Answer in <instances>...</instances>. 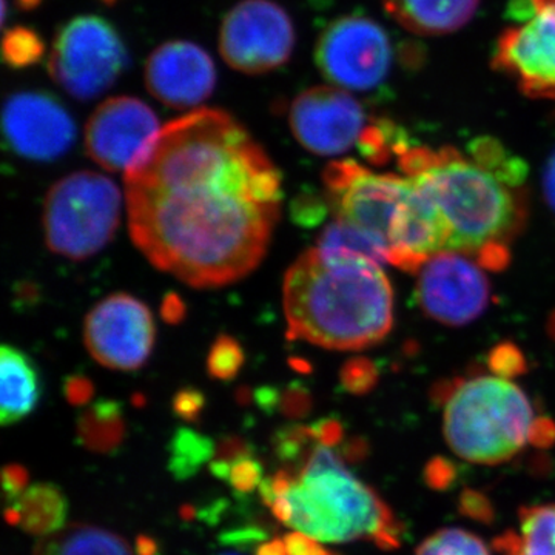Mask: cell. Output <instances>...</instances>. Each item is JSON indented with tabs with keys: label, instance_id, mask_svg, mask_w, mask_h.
<instances>
[{
	"label": "cell",
	"instance_id": "obj_29",
	"mask_svg": "<svg viewBox=\"0 0 555 555\" xmlns=\"http://www.w3.org/2000/svg\"><path fill=\"white\" fill-rule=\"evenodd\" d=\"M246 356L243 347L235 338L221 335L210 347L207 358V371L210 377L219 382H232L238 377Z\"/></svg>",
	"mask_w": 555,
	"mask_h": 555
},
{
	"label": "cell",
	"instance_id": "obj_1",
	"mask_svg": "<svg viewBox=\"0 0 555 555\" xmlns=\"http://www.w3.org/2000/svg\"><path fill=\"white\" fill-rule=\"evenodd\" d=\"M130 235L189 286H228L258 268L280 218L281 177L222 109L167 124L126 171Z\"/></svg>",
	"mask_w": 555,
	"mask_h": 555
},
{
	"label": "cell",
	"instance_id": "obj_32",
	"mask_svg": "<svg viewBox=\"0 0 555 555\" xmlns=\"http://www.w3.org/2000/svg\"><path fill=\"white\" fill-rule=\"evenodd\" d=\"M312 409V397L308 387L301 383L294 382L280 390L278 411L288 420H301L308 416Z\"/></svg>",
	"mask_w": 555,
	"mask_h": 555
},
{
	"label": "cell",
	"instance_id": "obj_37",
	"mask_svg": "<svg viewBox=\"0 0 555 555\" xmlns=\"http://www.w3.org/2000/svg\"><path fill=\"white\" fill-rule=\"evenodd\" d=\"M94 386L83 375H69L64 382V396L72 406L82 408L93 398Z\"/></svg>",
	"mask_w": 555,
	"mask_h": 555
},
{
	"label": "cell",
	"instance_id": "obj_14",
	"mask_svg": "<svg viewBox=\"0 0 555 555\" xmlns=\"http://www.w3.org/2000/svg\"><path fill=\"white\" fill-rule=\"evenodd\" d=\"M288 120L299 144L321 156L341 155L358 145L367 129L363 107L339 87L302 91L292 104Z\"/></svg>",
	"mask_w": 555,
	"mask_h": 555
},
{
	"label": "cell",
	"instance_id": "obj_24",
	"mask_svg": "<svg viewBox=\"0 0 555 555\" xmlns=\"http://www.w3.org/2000/svg\"><path fill=\"white\" fill-rule=\"evenodd\" d=\"M317 250L331 257H353L366 259L382 266L392 262L389 246L367 230L337 219L328 224L318 240Z\"/></svg>",
	"mask_w": 555,
	"mask_h": 555
},
{
	"label": "cell",
	"instance_id": "obj_33",
	"mask_svg": "<svg viewBox=\"0 0 555 555\" xmlns=\"http://www.w3.org/2000/svg\"><path fill=\"white\" fill-rule=\"evenodd\" d=\"M326 214V204L313 192H302L291 204V217L295 224L313 228Z\"/></svg>",
	"mask_w": 555,
	"mask_h": 555
},
{
	"label": "cell",
	"instance_id": "obj_3",
	"mask_svg": "<svg viewBox=\"0 0 555 555\" xmlns=\"http://www.w3.org/2000/svg\"><path fill=\"white\" fill-rule=\"evenodd\" d=\"M401 164L440 208L447 250L473 255L489 268L505 264L506 243L524 222V207L509 185L454 150H404Z\"/></svg>",
	"mask_w": 555,
	"mask_h": 555
},
{
	"label": "cell",
	"instance_id": "obj_22",
	"mask_svg": "<svg viewBox=\"0 0 555 555\" xmlns=\"http://www.w3.org/2000/svg\"><path fill=\"white\" fill-rule=\"evenodd\" d=\"M76 430L83 448L98 454H113L127 436L122 404L107 398L96 401L80 412Z\"/></svg>",
	"mask_w": 555,
	"mask_h": 555
},
{
	"label": "cell",
	"instance_id": "obj_44",
	"mask_svg": "<svg viewBox=\"0 0 555 555\" xmlns=\"http://www.w3.org/2000/svg\"><path fill=\"white\" fill-rule=\"evenodd\" d=\"M255 400H257L259 409L264 411L266 414H272L278 411V401H280V389L272 386L259 387L255 392Z\"/></svg>",
	"mask_w": 555,
	"mask_h": 555
},
{
	"label": "cell",
	"instance_id": "obj_26",
	"mask_svg": "<svg viewBox=\"0 0 555 555\" xmlns=\"http://www.w3.org/2000/svg\"><path fill=\"white\" fill-rule=\"evenodd\" d=\"M415 555H492L483 540L465 529H440L416 547Z\"/></svg>",
	"mask_w": 555,
	"mask_h": 555
},
{
	"label": "cell",
	"instance_id": "obj_15",
	"mask_svg": "<svg viewBox=\"0 0 555 555\" xmlns=\"http://www.w3.org/2000/svg\"><path fill=\"white\" fill-rule=\"evenodd\" d=\"M3 134L22 158L54 160L72 149L75 120L56 98L43 91L14 93L3 107Z\"/></svg>",
	"mask_w": 555,
	"mask_h": 555
},
{
	"label": "cell",
	"instance_id": "obj_19",
	"mask_svg": "<svg viewBox=\"0 0 555 555\" xmlns=\"http://www.w3.org/2000/svg\"><path fill=\"white\" fill-rule=\"evenodd\" d=\"M2 403L0 422L16 425L38 406L42 383L35 361L17 347L5 345L0 352Z\"/></svg>",
	"mask_w": 555,
	"mask_h": 555
},
{
	"label": "cell",
	"instance_id": "obj_25",
	"mask_svg": "<svg viewBox=\"0 0 555 555\" xmlns=\"http://www.w3.org/2000/svg\"><path fill=\"white\" fill-rule=\"evenodd\" d=\"M217 441L189 427H179L169 444V470L175 480L185 481L210 463Z\"/></svg>",
	"mask_w": 555,
	"mask_h": 555
},
{
	"label": "cell",
	"instance_id": "obj_12",
	"mask_svg": "<svg viewBox=\"0 0 555 555\" xmlns=\"http://www.w3.org/2000/svg\"><path fill=\"white\" fill-rule=\"evenodd\" d=\"M489 281L480 262L460 251H440L418 269L416 298L427 315L449 326L477 320L488 308Z\"/></svg>",
	"mask_w": 555,
	"mask_h": 555
},
{
	"label": "cell",
	"instance_id": "obj_23",
	"mask_svg": "<svg viewBox=\"0 0 555 555\" xmlns=\"http://www.w3.org/2000/svg\"><path fill=\"white\" fill-rule=\"evenodd\" d=\"M35 555H131L126 540L90 525H72L43 537Z\"/></svg>",
	"mask_w": 555,
	"mask_h": 555
},
{
	"label": "cell",
	"instance_id": "obj_42",
	"mask_svg": "<svg viewBox=\"0 0 555 555\" xmlns=\"http://www.w3.org/2000/svg\"><path fill=\"white\" fill-rule=\"evenodd\" d=\"M462 509L467 516L476 517L478 520H486L492 516L491 505L486 502L483 495L477 492H465L462 499Z\"/></svg>",
	"mask_w": 555,
	"mask_h": 555
},
{
	"label": "cell",
	"instance_id": "obj_34",
	"mask_svg": "<svg viewBox=\"0 0 555 555\" xmlns=\"http://www.w3.org/2000/svg\"><path fill=\"white\" fill-rule=\"evenodd\" d=\"M206 408V397L196 387H184L178 390L173 397V414L179 420L188 423H196Z\"/></svg>",
	"mask_w": 555,
	"mask_h": 555
},
{
	"label": "cell",
	"instance_id": "obj_7",
	"mask_svg": "<svg viewBox=\"0 0 555 555\" xmlns=\"http://www.w3.org/2000/svg\"><path fill=\"white\" fill-rule=\"evenodd\" d=\"M127 65V50L107 21L79 16L54 40L49 73L69 96L90 101L118 80Z\"/></svg>",
	"mask_w": 555,
	"mask_h": 555
},
{
	"label": "cell",
	"instance_id": "obj_18",
	"mask_svg": "<svg viewBox=\"0 0 555 555\" xmlns=\"http://www.w3.org/2000/svg\"><path fill=\"white\" fill-rule=\"evenodd\" d=\"M480 0H383L393 21L420 36H443L473 20Z\"/></svg>",
	"mask_w": 555,
	"mask_h": 555
},
{
	"label": "cell",
	"instance_id": "obj_47",
	"mask_svg": "<svg viewBox=\"0 0 555 555\" xmlns=\"http://www.w3.org/2000/svg\"><path fill=\"white\" fill-rule=\"evenodd\" d=\"M137 554L138 555H158L159 546L156 540L149 535H139L137 540Z\"/></svg>",
	"mask_w": 555,
	"mask_h": 555
},
{
	"label": "cell",
	"instance_id": "obj_53",
	"mask_svg": "<svg viewBox=\"0 0 555 555\" xmlns=\"http://www.w3.org/2000/svg\"><path fill=\"white\" fill-rule=\"evenodd\" d=\"M335 555V554H334Z\"/></svg>",
	"mask_w": 555,
	"mask_h": 555
},
{
	"label": "cell",
	"instance_id": "obj_10",
	"mask_svg": "<svg viewBox=\"0 0 555 555\" xmlns=\"http://www.w3.org/2000/svg\"><path fill=\"white\" fill-rule=\"evenodd\" d=\"M294 47L291 17L270 0H243L222 21L219 50L236 72L246 75L272 72L291 60Z\"/></svg>",
	"mask_w": 555,
	"mask_h": 555
},
{
	"label": "cell",
	"instance_id": "obj_5",
	"mask_svg": "<svg viewBox=\"0 0 555 555\" xmlns=\"http://www.w3.org/2000/svg\"><path fill=\"white\" fill-rule=\"evenodd\" d=\"M543 429L524 390L503 375H480L459 383L444 400V438L454 454L477 465H500L535 441Z\"/></svg>",
	"mask_w": 555,
	"mask_h": 555
},
{
	"label": "cell",
	"instance_id": "obj_38",
	"mask_svg": "<svg viewBox=\"0 0 555 555\" xmlns=\"http://www.w3.org/2000/svg\"><path fill=\"white\" fill-rule=\"evenodd\" d=\"M287 555H334L320 545L318 540L302 534V532H291L284 537Z\"/></svg>",
	"mask_w": 555,
	"mask_h": 555
},
{
	"label": "cell",
	"instance_id": "obj_8",
	"mask_svg": "<svg viewBox=\"0 0 555 555\" xmlns=\"http://www.w3.org/2000/svg\"><path fill=\"white\" fill-rule=\"evenodd\" d=\"M337 219L392 243L409 193V178L374 173L353 160L328 164L323 175Z\"/></svg>",
	"mask_w": 555,
	"mask_h": 555
},
{
	"label": "cell",
	"instance_id": "obj_45",
	"mask_svg": "<svg viewBox=\"0 0 555 555\" xmlns=\"http://www.w3.org/2000/svg\"><path fill=\"white\" fill-rule=\"evenodd\" d=\"M543 193L546 203L555 211V152L547 159L545 171H543Z\"/></svg>",
	"mask_w": 555,
	"mask_h": 555
},
{
	"label": "cell",
	"instance_id": "obj_46",
	"mask_svg": "<svg viewBox=\"0 0 555 555\" xmlns=\"http://www.w3.org/2000/svg\"><path fill=\"white\" fill-rule=\"evenodd\" d=\"M255 555H287L284 540L273 539L262 543L257 547V554Z\"/></svg>",
	"mask_w": 555,
	"mask_h": 555
},
{
	"label": "cell",
	"instance_id": "obj_51",
	"mask_svg": "<svg viewBox=\"0 0 555 555\" xmlns=\"http://www.w3.org/2000/svg\"><path fill=\"white\" fill-rule=\"evenodd\" d=\"M531 2H543V0H531Z\"/></svg>",
	"mask_w": 555,
	"mask_h": 555
},
{
	"label": "cell",
	"instance_id": "obj_48",
	"mask_svg": "<svg viewBox=\"0 0 555 555\" xmlns=\"http://www.w3.org/2000/svg\"><path fill=\"white\" fill-rule=\"evenodd\" d=\"M251 398H255V392H250L247 387H241L238 392H236V400H238L240 404H248L251 401Z\"/></svg>",
	"mask_w": 555,
	"mask_h": 555
},
{
	"label": "cell",
	"instance_id": "obj_35",
	"mask_svg": "<svg viewBox=\"0 0 555 555\" xmlns=\"http://www.w3.org/2000/svg\"><path fill=\"white\" fill-rule=\"evenodd\" d=\"M255 455V448L250 441L246 438L238 436H225L215 444V456L214 460L217 462L233 463L240 462V460L248 459V456Z\"/></svg>",
	"mask_w": 555,
	"mask_h": 555
},
{
	"label": "cell",
	"instance_id": "obj_13",
	"mask_svg": "<svg viewBox=\"0 0 555 555\" xmlns=\"http://www.w3.org/2000/svg\"><path fill=\"white\" fill-rule=\"evenodd\" d=\"M532 13L500 36L494 67L532 98H555V0L531 2Z\"/></svg>",
	"mask_w": 555,
	"mask_h": 555
},
{
	"label": "cell",
	"instance_id": "obj_4",
	"mask_svg": "<svg viewBox=\"0 0 555 555\" xmlns=\"http://www.w3.org/2000/svg\"><path fill=\"white\" fill-rule=\"evenodd\" d=\"M270 507L281 524L318 542L367 540L382 550L400 546L403 529L392 509L347 469L341 452L326 444H315L297 483Z\"/></svg>",
	"mask_w": 555,
	"mask_h": 555
},
{
	"label": "cell",
	"instance_id": "obj_39",
	"mask_svg": "<svg viewBox=\"0 0 555 555\" xmlns=\"http://www.w3.org/2000/svg\"><path fill=\"white\" fill-rule=\"evenodd\" d=\"M312 427L313 437L318 443L326 444V447L337 448L343 443L345 438V429L341 423L335 418H323L320 422L310 425Z\"/></svg>",
	"mask_w": 555,
	"mask_h": 555
},
{
	"label": "cell",
	"instance_id": "obj_31",
	"mask_svg": "<svg viewBox=\"0 0 555 555\" xmlns=\"http://www.w3.org/2000/svg\"><path fill=\"white\" fill-rule=\"evenodd\" d=\"M228 483L236 494H251L262 483V466L255 456L240 460L230 466Z\"/></svg>",
	"mask_w": 555,
	"mask_h": 555
},
{
	"label": "cell",
	"instance_id": "obj_2",
	"mask_svg": "<svg viewBox=\"0 0 555 555\" xmlns=\"http://www.w3.org/2000/svg\"><path fill=\"white\" fill-rule=\"evenodd\" d=\"M287 338L334 350L377 345L393 324V292L382 266L306 251L284 278Z\"/></svg>",
	"mask_w": 555,
	"mask_h": 555
},
{
	"label": "cell",
	"instance_id": "obj_50",
	"mask_svg": "<svg viewBox=\"0 0 555 555\" xmlns=\"http://www.w3.org/2000/svg\"><path fill=\"white\" fill-rule=\"evenodd\" d=\"M102 2H105V3H113V2H116V0H102Z\"/></svg>",
	"mask_w": 555,
	"mask_h": 555
},
{
	"label": "cell",
	"instance_id": "obj_43",
	"mask_svg": "<svg viewBox=\"0 0 555 555\" xmlns=\"http://www.w3.org/2000/svg\"><path fill=\"white\" fill-rule=\"evenodd\" d=\"M164 320L170 324L181 323L185 317V305L177 294H169L163 301V308H160Z\"/></svg>",
	"mask_w": 555,
	"mask_h": 555
},
{
	"label": "cell",
	"instance_id": "obj_11",
	"mask_svg": "<svg viewBox=\"0 0 555 555\" xmlns=\"http://www.w3.org/2000/svg\"><path fill=\"white\" fill-rule=\"evenodd\" d=\"M156 327L144 302L127 294H115L98 302L83 327L90 356L113 371H137L144 366L155 346Z\"/></svg>",
	"mask_w": 555,
	"mask_h": 555
},
{
	"label": "cell",
	"instance_id": "obj_52",
	"mask_svg": "<svg viewBox=\"0 0 555 555\" xmlns=\"http://www.w3.org/2000/svg\"><path fill=\"white\" fill-rule=\"evenodd\" d=\"M224 555H236V554H224Z\"/></svg>",
	"mask_w": 555,
	"mask_h": 555
},
{
	"label": "cell",
	"instance_id": "obj_16",
	"mask_svg": "<svg viewBox=\"0 0 555 555\" xmlns=\"http://www.w3.org/2000/svg\"><path fill=\"white\" fill-rule=\"evenodd\" d=\"M158 133V118L145 102L113 98L102 102L87 124V153L102 169L127 171Z\"/></svg>",
	"mask_w": 555,
	"mask_h": 555
},
{
	"label": "cell",
	"instance_id": "obj_9",
	"mask_svg": "<svg viewBox=\"0 0 555 555\" xmlns=\"http://www.w3.org/2000/svg\"><path fill=\"white\" fill-rule=\"evenodd\" d=\"M315 61L324 78L346 91H367L389 75L392 47L377 22L345 16L332 22L317 43Z\"/></svg>",
	"mask_w": 555,
	"mask_h": 555
},
{
	"label": "cell",
	"instance_id": "obj_21",
	"mask_svg": "<svg viewBox=\"0 0 555 555\" xmlns=\"http://www.w3.org/2000/svg\"><path fill=\"white\" fill-rule=\"evenodd\" d=\"M21 513V528L31 535L49 537L62 531L67 520V496L60 486L36 483L11 503Z\"/></svg>",
	"mask_w": 555,
	"mask_h": 555
},
{
	"label": "cell",
	"instance_id": "obj_36",
	"mask_svg": "<svg viewBox=\"0 0 555 555\" xmlns=\"http://www.w3.org/2000/svg\"><path fill=\"white\" fill-rule=\"evenodd\" d=\"M28 486V473L24 466L7 465L2 470V488L9 505L16 502Z\"/></svg>",
	"mask_w": 555,
	"mask_h": 555
},
{
	"label": "cell",
	"instance_id": "obj_27",
	"mask_svg": "<svg viewBox=\"0 0 555 555\" xmlns=\"http://www.w3.org/2000/svg\"><path fill=\"white\" fill-rule=\"evenodd\" d=\"M317 443L312 427L305 425L280 427L272 437L273 452L281 462L291 465H305Z\"/></svg>",
	"mask_w": 555,
	"mask_h": 555
},
{
	"label": "cell",
	"instance_id": "obj_28",
	"mask_svg": "<svg viewBox=\"0 0 555 555\" xmlns=\"http://www.w3.org/2000/svg\"><path fill=\"white\" fill-rule=\"evenodd\" d=\"M46 51V43L30 28H11L3 38V61L13 68H25L36 64Z\"/></svg>",
	"mask_w": 555,
	"mask_h": 555
},
{
	"label": "cell",
	"instance_id": "obj_30",
	"mask_svg": "<svg viewBox=\"0 0 555 555\" xmlns=\"http://www.w3.org/2000/svg\"><path fill=\"white\" fill-rule=\"evenodd\" d=\"M476 163L491 171L500 181L505 182L509 188H514L524 178L525 171L521 170L520 163L517 159L507 158L505 150L496 147L494 141L480 139L477 147L473 149Z\"/></svg>",
	"mask_w": 555,
	"mask_h": 555
},
{
	"label": "cell",
	"instance_id": "obj_40",
	"mask_svg": "<svg viewBox=\"0 0 555 555\" xmlns=\"http://www.w3.org/2000/svg\"><path fill=\"white\" fill-rule=\"evenodd\" d=\"M266 532H262L261 528H257V526H250V528H241L235 529V531H228L221 535V542L228 543V545H233L236 547H243V550H247V547L259 546L264 543Z\"/></svg>",
	"mask_w": 555,
	"mask_h": 555
},
{
	"label": "cell",
	"instance_id": "obj_49",
	"mask_svg": "<svg viewBox=\"0 0 555 555\" xmlns=\"http://www.w3.org/2000/svg\"><path fill=\"white\" fill-rule=\"evenodd\" d=\"M42 0H17L22 10H35Z\"/></svg>",
	"mask_w": 555,
	"mask_h": 555
},
{
	"label": "cell",
	"instance_id": "obj_17",
	"mask_svg": "<svg viewBox=\"0 0 555 555\" xmlns=\"http://www.w3.org/2000/svg\"><path fill=\"white\" fill-rule=\"evenodd\" d=\"M145 83L150 93L169 107L192 108L214 93L217 69L201 47L171 40L150 54Z\"/></svg>",
	"mask_w": 555,
	"mask_h": 555
},
{
	"label": "cell",
	"instance_id": "obj_20",
	"mask_svg": "<svg viewBox=\"0 0 555 555\" xmlns=\"http://www.w3.org/2000/svg\"><path fill=\"white\" fill-rule=\"evenodd\" d=\"M500 555H555V505L524 506L518 528L494 540Z\"/></svg>",
	"mask_w": 555,
	"mask_h": 555
},
{
	"label": "cell",
	"instance_id": "obj_6",
	"mask_svg": "<svg viewBox=\"0 0 555 555\" xmlns=\"http://www.w3.org/2000/svg\"><path fill=\"white\" fill-rule=\"evenodd\" d=\"M122 196L104 175L78 171L57 181L43 204L47 246L80 261L107 246L119 228Z\"/></svg>",
	"mask_w": 555,
	"mask_h": 555
},
{
	"label": "cell",
	"instance_id": "obj_41",
	"mask_svg": "<svg viewBox=\"0 0 555 555\" xmlns=\"http://www.w3.org/2000/svg\"><path fill=\"white\" fill-rule=\"evenodd\" d=\"M343 385L352 392H363L369 387L367 367L363 366L360 361H352L347 364L343 372Z\"/></svg>",
	"mask_w": 555,
	"mask_h": 555
}]
</instances>
